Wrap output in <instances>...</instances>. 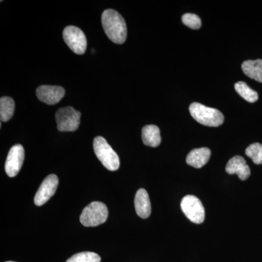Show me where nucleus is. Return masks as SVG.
<instances>
[{"mask_svg": "<svg viewBox=\"0 0 262 262\" xmlns=\"http://www.w3.org/2000/svg\"><path fill=\"white\" fill-rule=\"evenodd\" d=\"M103 30L110 40L116 44H123L126 40L127 27L125 20L118 12L104 10L101 15Z\"/></svg>", "mask_w": 262, "mask_h": 262, "instance_id": "nucleus-1", "label": "nucleus"}, {"mask_svg": "<svg viewBox=\"0 0 262 262\" xmlns=\"http://www.w3.org/2000/svg\"><path fill=\"white\" fill-rule=\"evenodd\" d=\"M191 115L196 122L208 127H218L222 125L225 117L215 108L208 107L200 103H193L189 106Z\"/></svg>", "mask_w": 262, "mask_h": 262, "instance_id": "nucleus-2", "label": "nucleus"}, {"mask_svg": "<svg viewBox=\"0 0 262 262\" xmlns=\"http://www.w3.org/2000/svg\"><path fill=\"white\" fill-rule=\"evenodd\" d=\"M94 149L98 159L108 170L115 171L120 168V158L104 138L98 136L94 139Z\"/></svg>", "mask_w": 262, "mask_h": 262, "instance_id": "nucleus-3", "label": "nucleus"}, {"mask_svg": "<svg viewBox=\"0 0 262 262\" xmlns=\"http://www.w3.org/2000/svg\"><path fill=\"white\" fill-rule=\"evenodd\" d=\"M107 207L101 202L95 201L85 207L81 213L80 220L84 227H97L107 220Z\"/></svg>", "mask_w": 262, "mask_h": 262, "instance_id": "nucleus-4", "label": "nucleus"}, {"mask_svg": "<svg viewBox=\"0 0 262 262\" xmlns=\"http://www.w3.org/2000/svg\"><path fill=\"white\" fill-rule=\"evenodd\" d=\"M81 113L72 106L60 108L56 114L58 130L62 132H73L78 129Z\"/></svg>", "mask_w": 262, "mask_h": 262, "instance_id": "nucleus-5", "label": "nucleus"}, {"mask_svg": "<svg viewBox=\"0 0 262 262\" xmlns=\"http://www.w3.org/2000/svg\"><path fill=\"white\" fill-rule=\"evenodd\" d=\"M66 44L76 54L82 55L87 48V39L83 32L75 26L66 27L63 32Z\"/></svg>", "mask_w": 262, "mask_h": 262, "instance_id": "nucleus-6", "label": "nucleus"}, {"mask_svg": "<svg viewBox=\"0 0 262 262\" xmlns=\"http://www.w3.org/2000/svg\"><path fill=\"white\" fill-rule=\"evenodd\" d=\"M181 208L186 216L193 223L199 225L204 222V207L196 196L187 195L183 198Z\"/></svg>", "mask_w": 262, "mask_h": 262, "instance_id": "nucleus-7", "label": "nucleus"}, {"mask_svg": "<svg viewBox=\"0 0 262 262\" xmlns=\"http://www.w3.org/2000/svg\"><path fill=\"white\" fill-rule=\"evenodd\" d=\"M58 185V178L56 175L51 174L46 177L34 196V201L36 206H42L46 204L54 195Z\"/></svg>", "mask_w": 262, "mask_h": 262, "instance_id": "nucleus-8", "label": "nucleus"}, {"mask_svg": "<svg viewBox=\"0 0 262 262\" xmlns=\"http://www.w3.org/2000/svg\"><path fill=\"white\" fill-rule=\"evenodd\" d=\"M24 156V149L20 144H16L10 149L5 165V172L10 178L15 177L20 171L23 165Z\"/></svg>", "mask_w": 262, "mask_h": 262, "instance_id": "nucleus-9", "label": "nucleus"}, {"mask_svg": "<svg viewBox=\"0 0 262 262\" xmlns=\"http://www.w3.org/2000/svg\"><path fill=\"white\" fill-rule=\"evenodd\" d=\"M38 99L48 105L58 103L63 98L65 90L60 86H39L36 91Z\"/></svg>", "mask_w": 262, "mask_h": 262, "instance_id": "nucleus-10", "label": "nucleus"}, {"mask_svg": "<svg viewBox=\"0 0 262 262\" xmlns=\"http://www.w3.org/2000/svg\"><path fill=\"white\" fill-rule=\"evenodd\" d=\"M226 171L229 174H237L239 179L246 180L251 175V170L243 157L234 156L229 160L226 166Z\"/></svg>", "mask_w": 262, "mask_h": 262, "instance_id": "nucleus-11", "label": "nucleus"}, {"mask_svg": "<svg viewBox=\"0 0 262 262\" xmlns=\"http://www.w3.org/2000/svg\"><path fill=\"white\" fill-rule=\"evenodd\" d=\"M134 204L136 213L141 219H147L151 214V203L149 194L145 189H140L137 191Z\"/></svg>", "mask_w": 262, "mask_h": 262, "instance_id": "nucleus-12", "label": "nucleus"}, {"mask_svg": "<svg viewBox=\"0 0 262 262\" xmlns=\"http://www.w3.org/2000/svg\"><path fill=\"white\" fill-rule=\"evenodd\" d=\"M211 150L203 147L192 150L187 157V163L193 168H201L204 166L211 157Z\"/></svg>", "mask_w": 262, "mask_h": 262, "instance_id": "nucleus-13", "label": "nucleus"}, {"mask_svg": "<svg viewBox=\"0 0 262 262\" xmlns=\"http://www.w3.org/2000/svg\"><path fill=\"white\" fill-rule=\"evenodd\" d=\"M142 141L146 146L157 147L161 143L159 127L154 125H146L142 128Z\"/></svg>", "mask_w": 262, "mask_h": 262, "instance_id": "nucleus-14", "label": "nucleus"}, {"mask_svg": "<svg viewBox=\"0 0 262 262\" xmlns=\"http://www.w3.org/2000/svg\"><path fill=\"white\" fill-rule=\"evenodd\" d=\"M242 70L245 75L250 78L262 82V60H248L242 64Z\"/></svg>", "mask_w": 262, "mask_h": 262, "instance_id": "nucleus-15", "label": "nucleus"}, {"mask_svg": "<svg viewBox=\"0 0 262 262\" xmlns=\"http://www.w3.org/2000/svg\"><path fill=\"white\" fill-rule=\"evenodd\" d=\"M15 111V102L13 98L2 97L0 99V117L2 122L9 121Z\"/></svg>", "mask_w": 262, "mask_h": 262, "instance_id": "nucleus-16", "label": "nucleus"}, {"mask_svg": "<svg viewBox=\"0 0 262 262\" xmlns=\"http://www.w3.org/2000/svg\"><path fill=\"white\" fill-rule=\"evenodd\" d=\"M234 89L237 94L250 103H254L257 101L258 95L256 91L251 89L246 82H238L234 84Z\"/></svg>", "mask_w": 262, "mask_h": 262, "instance_id": "nucleus-17", "label": "nucleus"}, {"mask_svg": "<svg viewBox=\"0 0 262 262\" xmlns=\"http://www.w3.org/2000/svg\"><path fill=\"white\" fill-rule=\"evenodd\" d=\"M246 155L256 165L262 164V144L254 143L246 149Z\"/></svg>", "mask_w": 262, "mask_h": 262, "instance_id": "nucleus-18", "label": "nucleus"}, {"mask_svg": "<svg viewBox=\"0 0 262 262\" xmlns=\"http://www.w3.org/2000/svg\"><path fill=\"white\" fill-rule=\"evenodd\" d=\"M67 262H101V257L94 252H81L74 255Z\"/></svg>", "mask_w": 262, "mask_h": 262, "instance_id": "nucleus-19", "label": "nucleus"}, {"mask_svg": "<svg viewBox=\"0 0 262 262\" xmlns=\"http://www.w3.org/2000/svg\"><path fill=\"white\" fill-rule=\"evenodd\" d=\"M182 22L189 28L198 29L201 27V20L199 16L192 13H186L182 16Z\"/></svg>", "mask_w": 262, "mask_h": 262, "instance_id": "nucleus-20", "label": "nucleus"}, {"mask_svg": "<svg viewBox=\"0 0 262 262\" xmlns=\"http://www.w3.org/2000/svg\"><path fill=\"white\" fill-rule=\"evenodd\" d=\"M6 262H15V261H6Z\"/></svg>", "mask_w": 262, "mask_h": 262, "instance_id": "nucleus-21", "label": "nucleus"}]
</instances>
